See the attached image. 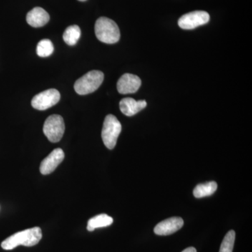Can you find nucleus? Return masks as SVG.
<instances>
[{"mask_svg": "<svg viewBox=\"0 0 252 252\" xmlns=\"http://www.w3.org/2000/svg\"><path fill=\"white\" fill-rule=\"evenodd\" d=\"M78 1H86V0H78Z\"/></svg>", "mask_w": 252, "mask_h": 252, "instance_id": "obj_19", "label": "nucleus"}, {"mask_svg": "<svg viewBox=\"0 0 252 252\" xmlns=\"http://www.w3.org/2000/svg\"><path fill=\"white\" fill-rule=\"evenodd\" d=\"M64 158V152L62 149H54L51 154L45 158L40 165V172L42 175H49L56 170V167L63 162Z\"/></svg>", "mask_w": 252, "mask_h": 252, "instance_id": "obj_8", "label": "nucleus"}, {"mask_svg": "<svg viewBox=\"0 0 252 252\" xmlns=\"http://www.w3.org/2000/svg\"><path fill=\"white\" fill-rule=\"evenodd\" d=\"M50 20L49 14L41 7H35L30 11L26 16V21L33 28H41L47 24Z\"/></svg>", "mask_w": 252, "mask_h": 252, "instance_id": "obj_11", "label": "nucleus"}, {"mask_svg": "<svg viewBox=\"0 0 252 252\" xmlns=\"http://www.w3.org/2000/svg\"><path fill=\"white\" fill-rule=\"evenodd\" d=\"M184 220L180 217H171L158 223L154 233L158 235L173 234L183 227Z\"/></svg>", "mask_w": 252, "mask_h": 252, "instance_id": "obj_10", "label": "nucleus"}, {"mask_svg": "<svg viewBox=\"0 0 252 252\" xmlns=\"http://www.w3.org/2000/svg\"><path fill=\"white\" fill-rule=\"evenodd\" d=\"M208 13L204 11H195L183 15L179 19L178 25L182 29L193 30L206 24L210 21Z\"/></svg>", "mask_w": 252, "mask_h": 252, "instance_id": "obj_7", "label": "nucleus"}, {"mask_svg": "<svg viewBox=\"0 0 252 252\" xmlns=\"http://www.w3.org/2000/svg\"><path fill=\"white\" fill-rule=\"evenodd\" d=\"M42 238V233L39 227L18 232L9 237L1 243V248L5 250H11L19 245L32 247L37 245Z\"/></svg>", "mask_w": 252, "mask_h": 252, "instance_id": "obj_1", "label": "nucleus"}, {"mask_svg": "<svg viewBox=\"0 0 252 252\" xmlns=\"http://www.w3.org/2000/svg\"><path fill=\"white\" fill-rule=\"evenodd\" d=\"M54 47L52 41L49 39H42L36 46V54L39 57H49L54 53Z\"/></svg>", "mask_w": 252, "mask_h": 252, "instance_id": "obj_16", "label": "nucleus"}, {"mask_svg": "<svg viewBox=\"0 0 252 252\" xmlns=\"http://www.w3.org/2000/svg\"><path fill=\"white\" fill-rule=\"evenodd\" d=\"M61 99V94L55 89H49L36 94L32 99V106L37 110L44 111L56 105Z\"/></svg>", "mask_w": 252, "mask_h": 252, "instance_id": "obj_6", "label": "nucleus"}, {"mask_svg": "<svg viewBox=\"0 0 252 252\" xmlns=\"http://www.w3.org/2000/svg\"><path fill=\"white\" fill-rule=\"evenodd\" d=\"M64 123L61 116L54 114L47 118L44 124L43 131L50 142H59L64 132Z\"/></svg>", "mask_w": 252, "mask_h": 252, "instance_id": "obj_5", "label": "nucleus"}, {"mask_svg": "<svg viewBox=\"0 0 252 252\" xmlns=\"http://www.w3.org/2000/svg\"><path fill=\"white\" fill-rule=\"evenodd\" d=\"M182 252H197V251L196 250H195V248L190 247V248L185 249V250Z\"/></svg>", "mask_w": 252, "mask_h": 252, "instance_id": "obj_18", "label": "nucleus"}, {"mask_svg": "<svg viewBox=\"0 0 252 252\" xmlns=\"http://www.w3.org/2000/svg\"><path fill=\"white\" fill-rule=\"evenodd\" d=\"M81 36L80 28L77 25L69 26L63 33V39L64 42L69 46H74L77 44Z\"/></svg>", "mask_w": 252, "mask_h": 252, "instance_id": "obj_15", "label": "nucleus"}, {"mask_svg": "<svg viewBox=\"0 0 252 252\" xmlns=\"http://www.w3.org/2000/svg\"><path fill=\"white\" fill-rule=\"evenodd\" d=\"M217 189L216 182H207L197 185L193 190V195L196 198H202L204 197L210 196L215 193Z\"/></svg>", "mask_w": 252, "mask_h": 252, "instance_id": "obj_14", "label": "nucleus"}, {"mask_svg": "<svg viewBox=\"0 0 252 252\" xmlns=\"http://www.w3.org/2000/svg\"><path fill=\"white\" fill-rule=\"evenodd\" d=\"M147 103L145 100L136 101L135 99L126 97L121 100L120 109L124 115L127 117H132L141 110L147 107Z\"/></svg>", "mask_w": 252, "mask_h": 252, "instance_id": "obj_12", "label": "nucleus"}, {"mask_svg": "<svg viewBox=\"0 0 252 252\" xmlns=\"http://www.w3.org/2000/svg\"><path fill=\"white\" fill-rule=\"evenodd\" d=\"M112 217L108 216L106 214H101L97 216L93 217L88 221L87 230L89 231H94L96 228H103L112 225Z\"/></svg>", "mask_w": 252, "mask_h": 252, "instance_id": "obj_13", "label": "nucleus"}, {"mask_svg": "<svg viewBox=\"0 0 252 252\" xmlns=\"http://www.w3.org/2000/svg\"><path fill=\"white\" fill-rule=\"evenodd\" d=\"M235 240V232L231 230L227 233L220 245V252H233Z\"/></svg>", "mask_w": 252, "mask_h": 252, "instance_id": "obj_17", "label": "nucleus"}, {"mask_svg": "<svg viewBox=\"0 0 252 252\" xmlns=\"http://www.w3.org/2000/svg\"><path fill=\"white\" fill-rule=\"evenodd\" d=\"M122 130V124L115 116L109 114L106 117L102 127V139L107 149H113L116 147Z\"/></svg>", "mask_w": 252, "mask_h": 252, "instance_id": "obj_4", "label": "nucleus"}, {"mask_svg": "<svg viewBox=\"0 0 252 252\" xmlns=\"http://www.w3.org/2000/svg\"><path fill=\"white\" fill-rule=\"evenodd\" d=\"M141 84L140 77L132 74H125L118 81L117 90L123 94H134L139 90Z\"/></svg>", "mask_w": 252, "mask_h": 252, "instance_id": "obj_9", "label": "nucleus"}, {"mask_svg": "<svg viewBox=\"0 0 252 252\" xmlns=\"http://www.w3.org/2000/svg\"><path fill=\"white\" fill-rule=\"evenodd\" d=\"M94 32L98 40L105 44H115L120 39L119 28L110 18H99L94 25Z\"/></svg>", "mask_w": 252, "mask_h": 252, "instance_id": "obj_2", "label": "nucleus"}, {"mask_svg": "<svg viewBox=\"0 0 252 252\" xmlns=\"http://www.w3.org/2000/svg\"><path fill=\"white\" fill-rule=\"evenodd\" d=\"M103 81V73L97 70L91 71L76 81L74 90L81 95L92 94L98 89Z\"/></svg>", "mask_w": 252, "mask_h": 252, "instance_id": "obj_3", "label": "nucleus"}]
</instances>
